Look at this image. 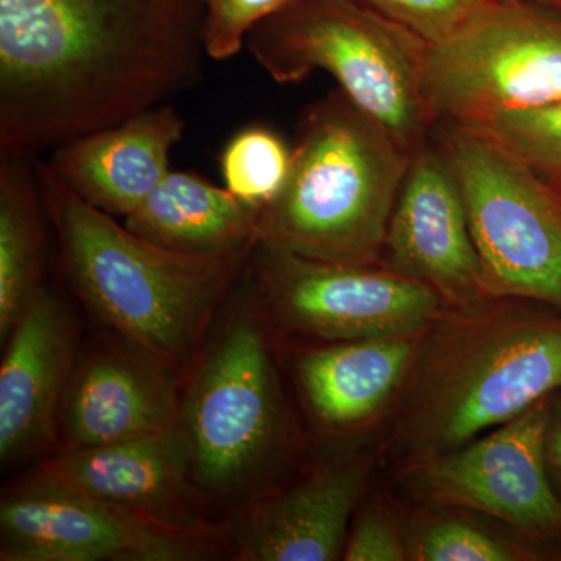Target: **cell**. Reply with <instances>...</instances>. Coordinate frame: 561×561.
I'll return each mask as SVG.
<instances>
[{
    "label": "cell",
    "mask_w": 561,
    "mask_h": 561,
    "mask_svg": "<svg viewBox=\"0 0 561 561\" xmlns=\"http://www.w3.org/2000/svg\"><path fill=\"white\" fill-rule=\"evenodd\" d=\"M551 397L454 451L412 463L413 491L435 504L485 513L526 534L561 537V505L542 445Z\"/></svg>",
    "instance_id": "8fae6325"
},
{
    "label": "cell",
    "mask_w": 561,
    "mask_h": 561,
    "mask_svg": "<svg viewBox=\"0 0 561 561\" xmlns=\"http://www.w3.org/2000/svg\"><path fill=\"white\" fill-rule=\"evenodd\" d=\"M553 9H557V10H560V11H561V5H559V7H553Z\"/></svg>",
    "instance_id": "f1b7e54d"
},
{
    "label": "cell",
    "mask_w": 561,
    "mask_h": 561,
    "mask_svg": "<svg viewBox=\"0 0 561 561\" xmlns=\"http://www.w3.org/2000/svg\"><path fill=\"white\" fill-rule=\"evenodd\" d=\"M501 2H537V3H545V5H549V7L561 5V0H501Z\"/></svg>",
    "instance_id": "83f0119b"
},
{
    "label": "cell",
    "mask_w": 561,
    "mask_h": 561,
    "mask_svg": "<svg viewBox=\"0 0 561 561\" xmlns=\"http://www.w3.org/2000/svg\"><path fill=\"white\" fill-rule=\"evenodd\" d=\"M420 334L332 342L298 359L302 398L321 426L348 431L371 420L413 368Z\"/></svg>",
    "instance_id": "ac0fdd59"
},
{
    "label": "cell",
    "mask_w": 561,
    "mask_h": 561,
    "mask_svg": "<svg viewBox=\"0 0 561 561\" xmlns=\"http://www.w3.org/2000/svg\"><path fill=\"white\" fill-rule=\"evenodd\" d=\"M273 80L298 83L313 70L337 80L357 108L409 153L430 142L435 121L421 91L430 43L357 0H291L247 35Z\"/></svg>",
    "instance_id": "8992f818"
},
{
    "label": "cell",
    "mask_w": 561,
    "mask_h": 561,
    "mask_svg": "<svg viewBox=\"0 0 561 561\" xmlns=\"http://www.w3.org/2000/svg\"><path fill=\"white\" fill-rule=\"evenodd\" d=\"M242 283L236 308L210 332L183 387L179 427L203 502L257 500L287 459L294 431L262 308Z\"/></svg>",
    "instance_id": "5b68a950"
},
{
    "label": "cell",
    "mask_w": 561,
    "mask_h": 561,
    "mask_svg": "<svg viewBox=\"0 0 561 561\" xmlns=\"http://www.w3.org/2000/svg\"><path fill=\"white\" fill-rule=\"evenodd\" d=\"M434 44L451 35L491 0H357Z\"/></svg>",
    "instance_id": "d4e9b609"
},
{
    "label": "cell",
    "mask_w": 561,
    "mask_h": 561,
    "mask_svg": "<svg viewBox=\"0 0 561 561\" xmlns=\"http://www.w3.org/2000/svg\"><path fill=\"white\" fill-rule=\"evenodd\" d=\"M346 561L409 560V548L394 524L381 512H365L354 523L343 549Z\"/></svg>",
    "instance_id": "484cf974"
},
{
    "label": "cell",
    "mask_w": 561,
    "mask_h": 561,
    "mask_svg": "<svg viewBox=\"0 0 561 561\" xmlns=\"http://www.w3.org/2000/svg\"><path fill=\"white\" fill-rule=\"evenodd\" d=\"M529 553L478 524L456 518L427 524L409 546V560L419 561H513Z\"/></svg>",
    "instance_id": "603a6c76"
},
{
    "label": "cell",
    "mask_w": 561,
    "mask_h": 561,
    "mask_svg": "<svg viewBox=\"0 0 561 561\" xmlns=\"http://www.w3.org/2000/svg\"><path fill=\"white\" fill-rule=\"evenodd\" d=\"M217 542L35 479L11 486L0 502L2 561H197Z\"/></svg>",
    "instance_id": "30bf717a"
},
{
    "label": "cell",
    "mask_w": 561,
    "mask_h": 561,
    "mask_svg": "<svg viewBox=\"0 0 561 561\" xmlns=\"http://www.w3.org/2000/svg\"><path fill=\"white\" fill-rule=\"evenodd\" d=\"M33 153L0 151V341L44 284L46 232Z\"/></svg>",
    "instance_id": "ffe728a7"
},
{
    "label": "cell",
    "mask_w": 561,
    "mask_h": 561,
    "mask_svg": "<svg viewBox=\"0 0 561 561\" xmlns=\"http://www.w3.org/2000/svg\"><path fill=\"white\" fill-rule=\"evenodd\" d=\"M534 305L446 308L413 364L393 456L412 465L454 451L561 389V317Z\"/></svg>",
    "instance_id": "3957f363"
},
{
    "label": "cell",
    "mask_w": 561,
    "mask_h": 561,
    "mask_svg": "<svg viewBox=\"0 0 561 561\" xmlns=\"http://www.w3.org/2000/svg\"><path fill=\"white\" fill-rule=\"evenodd\" d=\"M0 365L3 467L58 442V413L79 357V327L68 302L44 286L7 339Z\"/></svg>",
    "instance_id": "9a60e30c"
},
{
    "label": "cell",
    "mask_w": 561,
    "mask_h": 561,
    "mask_svg": "<svg viewBox=\"0 0 561 561\" xmlns=\"http://www.w3.org/2000/svg\"><path fill=\"white\" fill-rule=\"evenodd\" d=\"M412 154L341 90L302 114L289 175L261 210L260 242L309 260L381 265Z\"/></svg>",
    "instance_id": "277c9868"
},
{
    "label": "cell",
    "mask_w": 561,
    "mask_h": 561,
    "mask_svg": "<svg viewBox=\"0 0 561 561\" xmlns=\"http://www.w3.org/2000/svg\"><path fill=\"white\" fill-rule=\"evenodd\" d=\"M290 158L291 150L271 128H243L221 153L225 190L247 205L264 209L283 190Z\"/></svg>",
    "instance_id": "44dd1931"
},
{
    "label": "cell",
    "mask_w": 561,
    "mask_h": 561,
    "mask_svg": "<svg viewBox=\"0 0 561 561\" xmlns=\"http://www.w3.org/2000/svg\"><path fill=\"white\" fill-rule=\"evenodd\" d=\"M31 479L87 494L198 537H217L191 478L179 424L172 430L90 448L60 449Z\"/></svg>",
    "instance_id": "4fadbf2b"
},
{
    "label": "cell",
    "mask_w": 561,
    "mask_h": 561,
    "mask_svg": "<svg viewBox=\"0 0 561 561\" xmlns=\"http://www.w3.org/2000/svg\"><path fill=\"white\" fill-rule=\"evenodd\" d=\"M181 381L179 373L119 335L79 353L58 413L60 449L172 430L180 419Z\"/></svg>",
    "instance_id": "5bb4252c"
},
{
    "label": "cell",
    "mask_w": 561,
    "mask_h": 561,
    "mask_svg": "<svg viewBox=\"0 0 561 561\" xmlns=\"http://www.w3.org/2000/svg\"><path fill=\"white\" fill-rule=\"evenodd\" d=\"M545 461L549 482L561 505V389L549 401L548 421L545 427Z\"/></svg>",
    "instance_id": "4316f807"
},
{
    "label": "cell",
    "mask_w": 561,
    "mask_h": 561,
    "mask_svg": "<svg viewBox=\"0 0 561 561\" xmlns=\"http://www.w3.org/2000/svg\"><path fill=\"white\" fill-rule=\"evenodd\" d=\"M421 91L435 124H479L561 101V11L491 0L427 46Z\"/></svg>",
    "instance_id": "ba28073f"
},
{
    "label": "cell",
    "mask_w": 561,
    "mask_h": 561,
    "mask_svg": "<svg viewBox=\"0 0 561 561\" xmlns=\"http://www.w3.org/2000/svg\"><path fill=\"white\" fill-rule=\"evenodd\" d=\"M243 280L265 316L330 342L419 335L446 311L427 284L383 265L309 260L262 242Z\"/></svg>",
    "instance_id": "9c48e42d"
},
{
    "label": "cell",
    "mask_w": 561,
    "mask_h": 561,
    "mask_svg": "<svg viewBox=\"0 0 561 561\" xmlns=\"http://www.w3.org/2000/svg\"><path fill=\"white\" fill-rule=\"evenodd\" d=\"M47 220L73 290L114 334L186 381L254 245L213 254L162 249L81 201L36 164Z\"/></svg>",
    "instance_id": "7a4b0ae2"
},
{
    "label": "cell",
    "mask_w": 561,
    "mask_h": 561,
    "mask_svg": "<svg viewBox=\"0 0 561 561\" xmlns=\"http://www.w3.org/2000/svg\"><path fill=\"white\" fill-rule=\"evenodd\" d=\"M381 265L427 284L446 308L491 300L459 181L434 139L412 154L387 228Z\"/></svg>",
    "instance_id": "7c38bea8"
},
{
    "label": "cell",
    "mask_w": 561,
    "mask_h": 561,
    "mask_svg": "<svg viewBox=\"0 0 561 561\" xmlns=\"http://www.w3.org/2000/svg\"><path fill=\"white\" fill-rule=\"evenodd\" d=\"M203 0H0V151L33 153L202 79Z\"/></svg>",
    "instance_id": "6da1fadb"
},
{
    "label": "cell",
    "mask_w": 561,
    "mask_h": 561,
    "mask_svg": "<svg viewBox=\"0 0 561 561\" xmlns=\"http://www.w3.org/2000/svg\"><path fill=\"white\" fill-rule=\"evenodd\" d=\"M261 210L195 173L169 172L124 225L162 249L224 253L260 242Z\"/></svg>",
    "instance_id": "d6986e66"
},
{
    "label": "cell",
    "mask_w": 561,
    "mask_h": 561,
    "mask_svg": "<svg viewBox=\"0 0 561 561\" xmlns=\"http://www.w3.org/2000/svg\"><path fill=\"white\" fill-rule=\"evenodd\" d=\"M432 139L459 181L490 298L561 312V197L508 151L461 125Z\"/></svg>",
    "instance_id": "52a82bcc"
},
{
    "label": "cell",
    "mask_w": 561,
    "mask_h": 561,
    "mask_svg": "<svg viewBox=\"0 0 561 561\" xmlns=\"http://www.w3.org/2000/svg\"><path fill=\"white\" fill-rule=\"evenodd\" d=\"M467 128L508 151L561 197V101L500 114Z\"/></svg>",
    "instance_id": "7402d4cb"
},
{
    "label": "cell",
    "mask_w": 561,
    "mask_h": 561,
    "mask_svg": "<svg viewBox=\"0 0 561 561\" xmlns=\"http://www.w3.org/2000/svg\"><path fill=\"white\" fill-rule=\"evenodd\" d=\"M183 133V117L164 103L61 144L46 164L81 201L127 217L171 172Z\"/></svg>",
    "instance_id": "e0dca14e"
},
{
    "label": "cell",
    "mask_w": 561,
    "mask_h": 561,
    "mask_svg": "<svg viewBox=\"0 0 561 561\" xmlns=\"http://www.w3.org/2000/svg\"><path fill=\"white\" fill-rule=\"evenodd\" d=\"M205 25L203 44L206 57L224 61L242 49L247 35L260 22L278 13L291 0H203Z\"/></svg>",
    "instance_id": "cb8c5ba5"
},
{
    "label": "cell",
    "mask_w": 561,
    "mask_h": 561,
    "mask_svg": "<svg viewBox=\"0 0 561 561\" xmlns=\"http://www.w3.org/2000/svg\"><path fill=\"white\" fill-rule=\"evenodd\" d=\"M367 472L356 457L320 465L238 508L219 545L230 541L232 559L241 561L337 560Z\"/></svg>",
    "instance_id": "2e32d148"
}]
</instances>
